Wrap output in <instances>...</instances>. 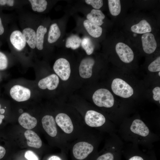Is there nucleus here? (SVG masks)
Returning a JSON list of instances; mask_svg holds the SVG:
<instances>
[{
    "label": "nucleus",
    "instance_id": "nucleus-1",
    "mask_svg": "<svg viewBox=\"0 0 160 160\" xmlns=\"http://www.w3.org/2000/svg\"><path fill=\"white\" fill-rule=\"evenodd\" d=\"M55 119L58 128L68 142L87 136L95 131L87 127L82 119L72 117L66 113H58Z\"/></svg>",
    "mask_w": 160,
    "mask_h": 160
},
{
    "label": "nucleus",
    "instance_id": "nucleus-2",
    "mask_svg": "<svg viewBox=\"0 0 160 160\" xmlns=\"http://www.w3.org/2000/svg\"><path fill=\"white\" fill-rule=\"evenodd\" d=\"M98 132L78 139L70 143L73 160H95L99 153L98 149L102 137Z\"/></svg>",
    "mask_w": 160,
    "mask_h": 160
},
{
    "label": "nucleus",
    "instance_id": "nucleus-3",
    "mask_svg": "<svg viewBox=\"0 0 160 160\" xmlns=\"http://www.w3.org/2000/svg\"><path fill=\"white\" fill-rule=\"evenodd\" d=\"M123 130L124 134L130 137L134 143H144L151 138L152 134L149 128L142 120L135 119L128 124ZM129 137V138H130Z\"/></svg>",
    "mask_w": 160,
    "mask_h": 160
},
{
    "label": "nucleus",
    "instance_id": "nucleus-4",
    "mask_svg": "<svg viewBox=\"0 0 160 160\" xmlns=\"http://www.w3.org/2000/svg\"><path fill=\"white\" fill-rule=\"evenodd\" d=\"M111 138L106 142L104 148L99 152L95 160H121L123 145L119 137L110 134Z\"/></svg>",
    "mask_w": 160,
    "mask_h": 160
},
{
    "label": "nucleus",
    "instance_id": "nucleus-5",
    "mask_svg": "<svg viewBox=\"0 0 160 160\" xmlns=\"http://www.w3.org/2000/svg\"><path fill=\"white\" fill-rule=\"evenodd\" d=\"M41 123L43 128L50 137L57 138L68 150L69 149L70 143L58 129L59 128L53 116L49 115L44 116L42 119Z\"/></svg>",
    "mask_w": 160,
    "mask_h": 160
},
{
    "label": "nucleus",
    "instance_id": "nucleus-6",
    "mask_svg": "<svg viewBox=\"0 0 160 160\" xmlns=\"http://www.w3.org/2000/svg\"><path fill=\"white\" fill-rule=\"evenodd\" d=\"M92 99L94 104L99 107L110 108L114 105V99L113 95L108 90L100 89L93 94Z\"/></svg>",
    "mask_w": 160,
    "mask_h": 160
},
{
    "label": "nucleus",
    "instance_id": "nucleus-7",
    "mask_svg": "<svg viewBox=\"0 0 160 160\" xmlns=\"http://www.w3.org/2000/svg\"><path fill=\"white\" fill-rule=\"evenodd\" d=\"M111 88L115 95L123 98H129L133 94L132 87L124 80L120 78H115L113 80Z\"/></svg>",
    "mask_w": 160,
    "mask_h": 160
},
{
    "label": "nucleus",
    "instance_id": "nucleus-8",
    "mask_svg": "<svg viewBox=\"0 0 160 160\" xmlns=\"http://www.w3.org/2000/svg\"><path fill=\"white\" fill-rule=\"evenodd\" d=\"M55 72L63 81L69 79L71 73L70 66L69 62L64 58H60L57 60L53 67Z\"/></svg>",
    "mask_w": 160,
    "mask_h": 160
},
{
    "label": "nucleus",
    "instance_id": "nucleus-9",
    "mask_svg": "<svg viewBox=\"0 0 160 160\" xmlns=\"http://www.w3.org/2000/svg\"><path fill=\"white\" fill-rule=\"evenodd\" d=\"M115 49L116 53L122 61L129 63L133 61L134 58L133 52L127 45L119 42L116 44Z\"/></svg>",
    "mask_w": 160,
    "mask_h": 160
},
{
    "label": "nucleus",
    "instance_id": "nucleus-10",
    "mask_svg": "<svg viewBox=\"0 0 160 160\" xmlns=\"http://www.w3.org/2000/svg\"><path fill=\"white\" fill-rule=\"evenodd\" d=\"M10 93L12 97L18 102L27 100L30 98L31 95L29 89L20 85H15L12 87Z\"/></svg>",
    "mask_w": 160,
    "mask_h": 160
},
{
    "label": "nucleus",
    "instance_id": "nucleus-11",
    "mask_svg": "<svg viewBox=\"0 0 160 160\" xmlns=\"http://www.w3.org/2000/svg\"><path fill=\"white\" fill-rule=\"evenodd\" d=\"M141 40L145 52L151 54L154 52L157 47V43L152 33H148L144 34L142 36Z\"/></svg>",
    "mask_w": 160,
    "mask_h": 160
},
{
    "label": "nucleus",
    "instance_id": "nucleus-12",
    "mask_svg": "<svg viewBox=\"0 0 160 160\" xmlns=\"http://www.w3.org/2000/svg\"><path fill=\"white\" fill-rule=\"evenodd\" d=\"M95 63L94 59L91 57L83 59L81 62L79 66V73L82 78H90L92 75V68Z\"/></svg>",
    "mask_w": 160,
    "mask_h": 160
},
{
    "label": "nucleus",
    "instance_id": "nucleus-13",
    "mask_svg": "<svg viewBox=\"0 0 160 160\" xmlns=\"http://www.w3.org/2000/svg\"><path fill=\"white\" fill-rule=\"evenodd\" d=\"M59 82L58 76L53 74L40 80L38 82V85L42 89L47 88L49 90H53L57 87Z\"/></svg>",
    "mask_w": 160,
    "mask_h": 160
},
{
    "label": "nucleus",
    "instance_id": "nucleus-14",
    "mask_svg": "<svg viewBox=\"0 0 160 160\" xmlns=\"http://www.w3.org/2000/svg\"><path fill=\"white\" fill-rule=\"evenodd\" d=\"M10 41L13 46L20 51L25 47L26 42L22 33L19 31L15 30L12 32L10 37Z\"/></svg>",
    "mask_w": 160,
    "mask_h": 160
},
{
    "label": "nucleus",
    "instance_id": "nucleus-15",
    "mask_svg": "<svg viewBox=\"0 0 160 160\" xmlns=\"http://www.w3.org/2000/svg\"><path fill=\"white\" fill-rule=\"evenodd\" d=\"M18 121L23 127L28 130L34 128L37 124L36 119L27 113L22 114L18 118Z\"/></svg>",
    "mask_w": 160,
    "mask_h": 160
},
{
    "label": "nucleus",
    "instance_id": "nucleus-16",
    "mask_svg": "<svg viewBox=\"0 0 160 160\" xmlns=\"http://www.w3.org/2000/svg\"><path fill=\"white\" fill-rule=\"evenodd\" d=\"M24 135L28 146L37 148L41 147L42 141L38 135L34 131L27 130L25 132Z\"/></svg>",
    "mask_w": 160,
    "mask_h": 160
},
{
    "label": "nucleus",
    "instance_id": "nucleus-17",
    "mask_svg": "<svg viewBox=\"0 0 160 160\" xmlns=\"http://www.w3.org/2000/svg\"><path fill=\"white\" fill-rule=\"evenodd\" d=\"M83 25L85 29L94 38L100 37L102 32V28L95 23L87 20L83 22Z\"/></svg>",
    "mask_w": 160,
    "mask_h": 160
},
{
    "label": "nucleus",
    "instance_id": "nucleus-18",
    "mask_svg": "<svg viewBox=\"0 0 160 160\" xmlns=\"http://www.w3.org/2000/svg\"><path fill=\"white\" fill-rule=\"evenodd\" d=\"M127 160H155L154 157L135 150L124 153Z\"/></svg>",
    "mask_w": 160,
    "mask_h": 160
},
{
    "label": "nucleus",
    "instance_id": "nucleus-19",
    "mask_svg": "<svg viewBox=\"0 0 160 160\" xmlns=\"http://www.w3.org/2000/svg\"><path fill=\"white\" fill-rule=\"evenodd\" d=\"M105 18V15L100 10L95 9H92L87 16V20L99 26L103 24Z\"/></svg>",
    "mask_w": 160,
    "mask_h": 160
},
{
    "label": "nucleus",
    "instance_id": "nucleus-20",
    "mask_svg": "<svg viewBox=\"0 0 160 160\" xmlns=\"http://www.w3.org/2000/svg\"><path fill=\"white\" fill-rule=\"evenodd\" d=\"M25 41L29 46L32 49H34L36 46V33L33 29L30 28L24 29L23 31Z\"/></svg>",
    "mask_w": 160,
    "mask_h": 160
},
{
    "label": "nucleus",
    "instance_id": "nucleus-21",
    "mask_svg": "<svg viewBox=\"0 0 160 160\" xmlns=\"http://www.w3.org/2000/svg\"><path fill=\"white\" fill-rule=\"evenodd\" d=\"M151 30L150 24L145 20H141L138 23L133 25L131 27L132 31L138 34L150 33Z\"/></svg>",
    "mask_w": 160,
    "mask_h": 160
},
{
    "label": "nucleus",
    "instance_id": "nucleus-22",
    "mask_svg": "<svg viewBox=\"0 0 160 160\" xmlns=\"http://www.w3.org/2000/svg\"><path fill=\"white\" fill-rule=\"evenodd\" d=\"M61 35L60 29L56 23L52 24L48 33V41L50 43L55 42L60 38Z\"/></svg>",
    "mask_w": 160,
    "mask_h": 160
},
{
    "label": "nucleus",
    "instance_id": "nucleus-23",
    "mask_svg": "<svg viewBox=\"0 0 160 160\" xmlns=\"http://www.w3.org/2000/svg\"><path fill=\"white\" fill-rule=\"evenodd\" d=\"M47 32V28L41 25L39 26L37 30L36 47L39 50H41L43 48L44 36Z\"/></svg>",
    "mask_w": 160,
    "mask_h": 160
},
{
    "label": "nucleus",
    "instance_id": "nucleus-24",
    "mask_svg": "<svg viewBox=\"0 0 160 160\" xmlns=\"http://www.w3.org/2000/svg\"><path fill=\"white\" fill-rule=\"evenodd\" d=\"M81 39L76 35H72L66 40L65 47L67 48H71L73 49L78 48L81 43Z\"/></svg>",
    "mask_w": 160,
    "mask_h": 160
},
{
    "label": "nucleus",
    "instance_id": "nucleus-25",
    "mask_svg": "<svg viewBox=\"0 0 160 160\" xmlns=\"http://www.w3.org/2000/svg\"><path fill=\"white\" fill-rule=\"evenodd\" d=\"M32 9L35 11L41 12L46 9L47 3L45 0H30Z\"/></svg>",
    "mask_w": 160,
    "mask_h": 160
},
{
    "label": "nucleus",
    "instance_id": "nucleus-26",
    "mask_svg": "<svg viewBox=\"0 0 160 160\" xmlns=\"http://www.w3.org/2000/svg\"><path fill=\"white\" fill-rule=\"evenodd\" d=\"M109 10L111 14L113 16L118 15L121 11V5L119 0H108Z\"/></svg>",
    "mask_w": 160,
    "mask_h": 160
},
{
    "label": "nucleus",
    "instance_id": "nucleus-27",
    "mask_svg": "<svg viewBox=\"0 0 160 160\" xmlns=\"http://www.w3.org/2000/svg\"><path fill=\"white\" fill-rule=\"evenodd\" d=\"M81 44L87 55H89L92 53L94 46L90 38L87 37H84L81 41Z\"/></svg>",
    "mask_w": 160,
    "mask_h": 160
},
{
    "label": "nucleus",
    "instance_id": "nucleus-28",
    "mask_svg": "<svg viewBox=\"0 0 160 160\" xmlns=\"http://www.w3.org/2000/svg\"><path fill=\"white\" fill-rule=\"evenodd\" d=\"M148 69L151 72H156L160 71V57H158L149 65Z\"/></svg>",
    "mask_w": 160,
    "mask_h": 160
},
{
    "label": "nucleus",
    "instance_id": "nucleus-29",
    "mask_svg": "<svg viewBox=\"0 0 160 160\" xmlns=\"http://www.w3.org/2000/svg\"><path fill=\"white\" fill-rule=\"evenodd\" d=\"M8 65V60L6 56L0 52V70L6 69Z\"/></svg>",
    "mask_w": 160,
    "mask_h": 160
},
{
    "label": "nucleus",
    "instance_id": "nucleus-30",
    "mask_svg": "<svg viewBox=\"0 0 160 160\" xmlns=\"http://www.w3.org/2000/svg\"><path fill=\"white\" fill-rule=\"evenodd\" d=\"M85 2L87 4L91 5L96 9H98L102 7L103 4L102 0H86Z\"/></svg>",
    "mask_w": 160,
    "mask_h": 160
},
{
    "label": "nucleus",
    "instance_id": "nucleus-31",
    "mask_svg": "<svg viewBox=\"0 0 160 160\" xmlns=\"http://www.w3.org/2000/svg\"><path fill=\"white\" fill-rule=\"evenodd\" d=\"M25 157L28 160H39L36 154L33 151L30 150L25 152Z\"/></svg>",
    "mask_w": 160,
    "mask_h": 160
},
{
    "label": "nucleus",
    "instance_id": "nucleus-32",
    "mask_svg": "<svg viewBox=\"0 0 160 160\" xmlns=\"http://www.w3.org/2000/svg\"><path fill=\"white\" fill-rule=\"evenodd\" d=\"M153 98L154 100L159 101L160 103V87H155L152 90Z\"/></svg>",
    "mask_w": 160,
    "mask_h": 160
},
{
    "label": "nucleus",
    "instance_id": "nucleus-33",
    "mask_svg": "<svg viewBox=\"0 0 160 160\" xmlns=\"http://www.w3.org/2000/svg\"><path fill=\"white\" fill-rule=\"evenodd\" d=\"M14 1L12 0H0V6H4L6 5L12 6L14 5Z\"/></svg>",
    "mask_w": 160,
    "mask_h": 160
},
{
    "label": "nucleus",
    "instance_id": "nucleus-34",
    "mask_svg": "<svg viewBox=\"0 0 160 160\" xmlns=\"http://www.w3.org/2000/svg\"><path fill=\"white\" fill-rule=\"evenodd\" d=\"M6 153L5 148L0 145V160L2 159L5 156Z\"/></svg>",
    "mask_w": 160,
    "mask_h": 160
},
{
    "label": "nucleus",
    "instance_id": "nucleus-35",
    "mask_svg": "<svg viewBox=\"0 0 160 160\" xmlns=\"http://www.w3.org/2000/svg\"><path fill=\"white\" fill-rule=\"evenodd\" d=\"M4 32V27L2 23L1 19L0 17V35L3 34Z\"/></svg>",
    "mask_w": 160,
    "mask_h": 160
},
{
    "label": "nucleus",
    "instance_id": "nucleus-36",
    "mask_svg": "<svg viewBox=\"0 0 160 160\" xmlns=\"http://www.w3.org/2000/svg\"><path fill=\"white\" fill-rule=\"evenodd\" d=\"M48 160H62V159L58 156H52L50 157Z\"/></svg>",
    "mask_w": 160,
    "mask_h": 160
},
{
    "label": "nucleus",
    "instance_id": "nucleus-37",
    "mask_svg": "<svg viewBox=\"0 0 160 160\" xmlns=\"http://www.w3.org/2000/svg\"><path fill=\"white\" fill-rule=\"evenodd\" d=\"M5 110L3 108H1V105L0 104V113L3 114L5 113Z\"/></svg>",
    "mask_w": 160,
    "mask_h": 160
},
{
    "label": "nucleus",
    "instance_id": "nucleus-38",
    "mask_svg": "<svg viewBox=\"0 0 160 160\" xmlns=\"http://www.w3.org/2000/svg\"><path fill=\"white\" fill-rule=\"evenodd\" d=\"M160 71H159V73H158V74H159V76H160Z\"/></svg>",
    "mask_w": 160,
    "mask_h": 160
}]
</instances>
